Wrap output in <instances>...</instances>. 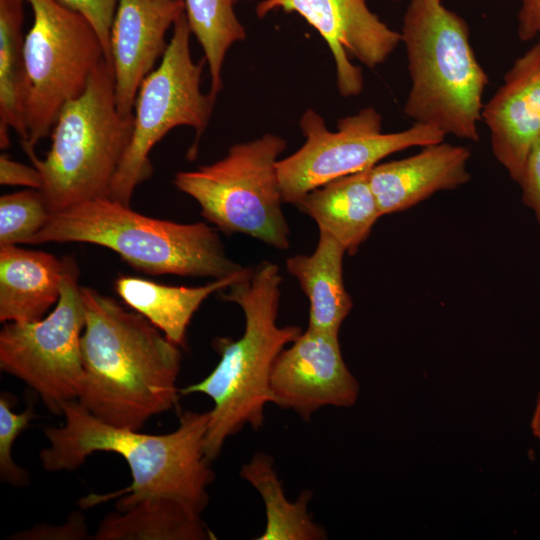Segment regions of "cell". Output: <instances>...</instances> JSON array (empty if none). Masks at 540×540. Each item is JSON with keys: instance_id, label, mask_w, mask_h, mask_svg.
<instances>
[{"instance_id": "6da1fadb", "label": "cell", "mask_w": 540, "mask_h": 540, "mask_svg": "<svg viewBox=\"0 0 540 540\" xmlns=\"http://www.w3.org/2000/svg\"><path fill=\"white\" fill-rule=\"evenodd\" d=\"M81 296L84 380L77 401L104 423L140 430L178 402L180 348L113 298L84 286Z\"/></svg>"}, {"instance_id": "7a4b0ae2", "label": "cell", "mask_w": 540, "mask_h": 540, "mask_svg": "<svg viewBox=\"0 0 540 540\" xmlns=\"http://www.w3.org/2000/svg\"><path fill=\"white\" fill-rule=\"evenodd\" d=\"M62 416V426L44 430L49 445L39 457L45 470L72 471L91 454L105 451L122 456L132 476L125 489L82 498V508L116 497L120 512L148 497L174 498L200 514L206 508L207 488L214 481L204 450L209 412L187 410L180 415L178 427L162 435L104 423L77 400L64 406Z\"/></svg>"}, {"instance_id": "3957f363", "label": "cell", "mask_w": 540, "mask_h": 540, "mask_svg": "<svg viewBox=\"0 0 540 540\" xmlns=\"http://www.w3.org/2000/svg\"><path fill=\"white\" fill-rule=\"evenodd\" d=\"M281 283L278 265L263 261L220 291L221 299L242 309L244 332L237 340L216 338L213 346L220 355L216 367L200 382L180 390L184 395L202 393L213 401L204 447L210 462L246 425L254 430L263 426L265 406L272 403L274 361L303 332L298 326L277 324Z\"/></svg>"}, {"instance_id": "277c9868", "label": "cell", "mask_w": 540, "mask_h": 540, "mask_svg": "<svg viewBox=\"0 0 540 540\" xmlns=\"http://www.w3.org/2000/svg\"><path fill=\"white\" fill-rule=\"evenodd\" d=\"M400 35L411 82L406 117L477 142L489 77L475 56L466 20L442 0H410Z\"/></svg>"}, {"instance_id": "5b68a950", "label": "cell", "mask_w": 540, "mask_h": 540, "mask_svg": "<svg viewBox=\"0 0 540 540\" xmlns=\"http://www.w3.org/2000/svg\"><path fill=\"white\" fill-rule=\"evenodd\" d=\"M49 242L102 246L135 270L150 275L222 279L244 269L227 256L218 233L207 223L152 218L109 197L83 201L51 214L30 244Z\"/></svg>"}, {"instance_id": "8992f818", "label": "cell", "mask_w": 540, "mask_h": 540, "mask_svg": "<svg viewBox=\"0 0 540 540\" xmlns=\"http://www.w3.org/2000/svg\"><path fill=\"white\" fill-rule=\"evenodd\" d=\"M132 131L133 115L118 111L113 68L105 60L85 90L61 110L45 158H39L33 147H22L41 174L40 191L49 212L108 197Z\"/></svg>"}, {"instance_id": "52a82bcc", "label": "cell", "mask_w": 540, "mask_h": 540, "mask_svg": "<svg viewBox=\"0 0 540 540\" xmlns=\"http://www.w3.org/2000/svg\"><path fill=\"white\" fill-rule=\"evenodd\" d=\"M287 141L276 134L232 145L220 160L180 171L174 186L193 198L201 215L225 234L242 233L276 249L289 248L277 162Z\"/></svg>"}, {"instance_id": "ba28073f", "label": "cell", "mask_w": 540, "mask_h": 540, "mask_svg": "<svg viewBox=\"0 0 540 540\" xmlns=\"http://www.w3.org/2000/svg\"><path fill=\"white\" fill-rule=\"evenodd\" d=\"M191 35L184 11L174 23L160 63L138 89L132 137L111 184L108 194L111 199L130 205L136 187L153 173L149 158L152 148L175 127L188 126L195 130L188 157L193 159L197 155L200 137L208 126L217 96L201 91L206 61H193Z\"/></svg>"}, {"instance_id": "9c48e42d", "label": "cell", "mask_w": 540, "mask_h": 540, "mask_svg": "<svg viewBox=\"0 0 540 540\" xmlns=\"http://www.w3.org/2000/svg\"><path fill=\"white\" fill-rule=\"evenodd\" d=\"M26 1L33 21L24 36L27 141L21 145L34 148L106 58L98 34L82 15L56 0Z\"/></svg>"}, {"instance_id": "30bf717a", "label": "cell", "mask_w": 540, "mask_h": 540, "mask_svg": "<svg viewBox=\"0 0 540 540\" xmlns=\"http://www.w3.org/2000/svg\"><path fill=\"white\" fill-rule=\"evenodd\" d=\"M299 126L304 144L277 162L283 202L291 204L330 181L368 170L391 154L442 142L446 137L439 129L419 123L384 133L382 116L373 107L340 118L336 131L329 130L324 118L308 108Z\"/></svg>"}, {"instance_id": "8fae6325", "label": "cell", "mask_w": 540, "mask_h": 540, "mask_svg": "<svg viewBox=\"0 0 540 540\" xmlns=\"http://www.w3.org/2000/svg\"><path fill=\"white\" fill-rule=\"evenodd\" d=\"M66 268L55 308L30 322H6L0 331V369L31 387L48 410L63 415L78 400L84 380L81 336L85 309L73 257Z\"/></svg>"}, {"instance_id": "7c38bea8", "label": "cell", "mask_w": 540, "mask_h": 540, "mask_svg": "<svg viewBox=\"0 0 540 540\" xmlns=\"http://www.w3.org/2000/svg\"><path fill=\"white\" fill-rule=\"evenodd\" d=\"M276 10L300 15L324 39L344 97L360 94L364 86L362 70L352 58L373 69L401 44L400 32L384 23L366 0H262L255 9L259 18Z\"/></svg>"}, {"instance_id": "4fadbf2b", "label": "cell", "mask_w": 540, "mask_h": 540, "mask_svg": "<svg viewBox=\"0 0 540 540\" xmlns=\"http://www.w3.org/2000/svg\"><path fill=\"white\" fill-rule=\"evenodd\" d=\"M272 403L305 421L325 406L350 407L359 384L342 357L338 334L307 328L274 361Z\"/></svg>"}, {"instance_id": "5bb4252c", "label": "cell", "mask_w": 540, "mask_h": 540, "mask_svg": "<svg viewBox=\"0 0 540 540\" xmlns=\"http://www.w3.org/2000/svg\"><path fill=\"white\" fill-rule=\"evenodd\" d=\"M185 11L183 0H119L110 32L118 111L132 116L138 89L162 58L166 34Z\"/></svg>"}, {"instance_id": "9a60e30c", "label": "cell", "mask_w": 540, "mask_h": 540, "mask_svg": "<svg viewBox=\"0 0 540 540\" xmlns=\"http://www.w3.org/2000/svg\"><path fill=\"white\" fill-rule=\"evenodd\" d=\"M482 121L490 131L496 160L519 183L528 153L540 136V42L519 56L484 104Z\"/></svg>"}, {"instance_id": "2e32d148", "label": "cell", "mask_w": 540, "mask_h": 540, "mask_svg": "<svg viewBox=\"0 0 540 540\" xmlns=\"http://www.w3.org/2000/svg\"><path fill=\"white\" fill-rule=\"evenodd\" d=\"M421 148L410 157L368 169L381 215L409 209L438 191L456 189L470 180L467 147L442 141Z\"/></svg>"}, {"instance_id": "e0dca14e", "label": "cell", "mask_w": 540, "mask_h": 540, "mask_svg": "<svg viewBox=\"0 0 540 540\" xmlns=\"http://www.w3.org/2000/svg\"><path fill=\"white\" fill-rule=\"evenodd\" d=\"M66 263L53 254L0 246V321L30 322L57 303Z\"/></svg>"}, {"instance_id": "ac0fdd59", "label": "cell", "mask_w": 540, "mask_h": 540, "mask_svg": "<svg viewBox=\"0 0 540 540\" xmlns=\"http://www.w3.org/2000/svg\"><path fill=\"white\" fill-rule=\"evenodd\" d=\"M354 255L381 217L368 170L343 176L307 193L295 204Z\"/></svg>"}, {"instance_id": "d6986e66", "label": "cell", "mask_w": 540, "mask_h": 540, "mask_svg": "<svg viewBox=\"0 0 540 540\" xmlns=\"http://www.w3.org/2000/svg\"><path fill=\"white\" fill-rule=\"evenodd\" d=\"M345 248L330 234L319 231L311 255H295L286 260L287 271L299 282L309 300L308 327L339 334L352 308V299L343 282Z\"/></svg>"}, {"instance_id": "ffe728a7", "label": "cell", "mask_w": 540, "mask_h": 540, "mask_svg": "<svg viewBox=\"0 0 540 540\" xmlns=\"http://www.w3.org/2000/svg\"><path fill=\"white\" fill-rule=\"evenodd\" d=\"M240 273L197 287L173 286L134 276H120L115 291L134 311L146 317L179 347L185 346L186 332L194 313L203 301L238 280Z\"/></svg>"}, {"instance_id": "44dd1931", "label": "cell", "mask_w": 540, "mask_h": 540, "mask_svg": "<svg viewBox=\"0 0 540 540\" xmlns=\"http://www.w3.org/2000/svg\"><path fill=\"white\" fill-rule=\"evenodd\" d=\"M93 540L216 539L201 514L170 497L144 498L125 511L107 514Z\"/></svg>"}, {"instance_id": "7402d4cb", "label": "cell", "mask_w": 540, "mask_h": 540, "mask_svg": "<svg viewBox=\"0 0 540 540\" xmlns=\"http://www.w3.org/2000/svg\"><path fill=\"white\" fill-rule=\"evenodd\" d=\"M24 0H0V147L10 146L9 129L27 141V77L24 60Z\"/></svg>"}, {"instance_id": "603a6c76", "label": "cell", "mask_w": 540, "mask_h": 540, "mask_svg": "<svg viewBox=\"0 0 540 540\" xmlns=\"http://www.w3.org/2000/svg\"><path fill=\"white\" fill-rule=\"evenodd\" d=\"M240 476L260 494L266 511V526L258 540H323L325 529L317 524L308 512L312 499L309 490H303L295 502L284 493L281 481L274 469L271 456L257 452L244 464Z\"/></svg>"}, {"instance_id": "cb8c5ba5", "label": "cell", "mask_w": 540, "mask_h": 540, "mask_svg": "<svg viewBox=\"0 0 540 540\" xmlns=\"http://www.w3.org/2000/svg\"><path fill=\"white\" fill-rule=\"evenodd\" d=\"M192 34L208 64L210 91L217 96L223 87L222 70L228 50L246 39V29L238 19L233 0H183Z\"/></svg>"}, {"instance_id": "d4e9b609", "label": "cell", "mask_w": 540, "mask_h": 540, "mask_svg": "<svg viewBox=\"0 0 540 540\" xmlns=\"http://www.w3.org/2000/svg\"><path fill=\"white\" fill-rule=\"evenodd\" d=\"M49 212L39 189H26L0 197V246L30 244L48 222Z\"/></svg>"}, {"instance_id": "484cf974", "label": "cell", "mask_w": 540, "mask_h": 540, "mask_svg": "<svg viewBox=\"0 0 540 540\" xmlns=\"http://www.w3.org/2000/svg\"><path fill=\"white\" fill-rule=\"evenodd\" d=\"M14 399L7 393L0 397V478L14 486L28 483V472L18 466L12 458V447L16 438L29 426L35 417L32 404L21 413H15L11 407Z\"/></svg>"}, {"instance_id": "4316f807", "label": "cell", "mask_w": 540, "mask_h": 540, "mask_svg": "<svg viewBox=\"0 0 540 540\" xmlns=\"http://www.w3.org/2000/svg\"><path fill=\"white\" fill-rule=\"evenodd\" d=\"M60 5L82 15L95 29L111 64L110 32L119 0H56Z\"/></svg>"}, {"instance_id": "83f0119b", "label": "cell", "mask_w": 540, "mask_h": 540, "mask_svg": "<svg viewBox=\"0 0 540 540\" xmlns=\"http://www.w3.org/2000/svg\"><path fill=\"white\" fill-rule=\"evenodd\" d=\"M84 516L79 512L69 515L62 525L38 524L30 529L17 532L7 539L11 540H84L89 537Z\"/></svg>"}, {"instance_id": "f1b7e54d", "label": "cell", "mask_w": 540, "mask_h": 540, "mask_svg": "<svg viewBox=\"0 0 540 540\" xmlns=\"http://www.w3.org/2000/svg\"><path fill=\"white\" fill-rule=\"evenodd\" d=\"M518 184L524 204L534 212L540 226V136L528 153Z\"/></svg>"}, {"instance_id": "f546056e", "label": "cell", "mask_w": 540, "mask_h": 540, "mask_svg": "<svg viewBox=\"0 0 540 540\" xmlns=\"http://www.w3.org/2000/svg\"><path fill=\"white\" fill-rule=\"evenodd\" d=\"M0 184L41 189L42 177L35 166H28L11 159L7 154L0 156Z\"/></svg>"}, {"instance_id": "4dcf8cb0", "label": "cell", "mask_w": 540, "mask_h": 540, "mask_svg": "<svg viewBox=\"0 0 540 540\" xmlns=\"http://www.w3.org/2000/svg\"><path fill=\"white\" fill-rule=\"evenodd\" d=\"M517 11V35L523 42H540V0H512Z\"/></svg>"}, {"instance_id": "1f68e13d", "label": "cell", "mask_w": 540, "mask_h": 540, "mask_svg": "<svg viewBox=\"0 0 540 540\" xmlns=\"http://www.w3.org/2000/svg\"><path fill=\"white\" fill-rule=\"evenodd\" d=\"M531 428L534 435L540 438V394L538 396L536 408L531 421Z\"/></svg>"}, {"instance_id": "d6a6232c", "label": "cell", "mask_w": 540, "mask_h": 540, "mask_svg": "<svg viewBox=\"0 0 540 540\" xmlns=\"http://www.w3.org/2000/svg\"><path fill=\"white\" fill-rule=\"evenodd\" d=\"M233 1L236 4V3H238L239 1H242V0H233Z\"/></svg>"}, {"instance_id": "836d02e7", "label": "cell", "mask_w": 540, "mask_h": 540, "mask_svg": "<svg viewBox=\"0 0 540 540\" xmlns=\"http://www.w3.org/2000/svg\"><path fill=\"white\" fill-rule=\"evenodd\" d=\"M394 1H399V0H394Z\"/></svg>"}]
</instances>
